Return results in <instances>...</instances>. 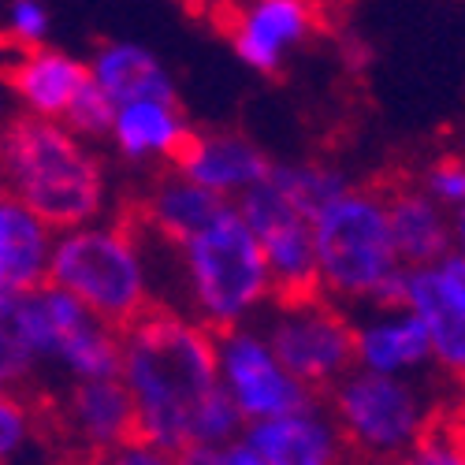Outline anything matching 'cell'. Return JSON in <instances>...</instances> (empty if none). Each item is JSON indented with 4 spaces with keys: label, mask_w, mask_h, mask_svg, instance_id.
<instances>
[{
    "label": "cell",
    "mask_w": 465,
    "mask_h": 465,
    "mask_svg": "<svg viewBox=\"0 0 465 465\" xmlns=\"http://www.w3.org/2000/svg\"><path fill=\"white\" fill-rule=\"evenodd\" d=\"M120 380L134 402V429L164 461H202L242 432L216 365V331L175 305H149L124 328Z\"/></svg>",
    "instance_id": "cell-1"
},
{
    "label": "cell",
    "mask_w": 465,
    "mask_h": 465,
    "mask_svg": "<svg viewBox=\"0 0 465 465\" xmlns=\"http://www.w3.org/2000/svg\"><path fill=\"white\" fill-rule=\"evenodd\" d=\"M0 186L53 231L112 213V175L97 145L45 115L19 112L0 124Z\"/></svg>",
    "instance_id": "cell-2"
},
{
    "label": "cell",
    "mask_w": 465,
    "mask_h": 465,
    "mask_svg": "<svg viewBox=\"0 0 465 465\" xmlns=\"http://www.w3.org/2000/svg\"><path fill=\"white\" fill-rule=\"evenodd\" d=\"M45 280L115 328H127L157 305L145 231L127 209L56 231Z\"/></svg>",
    "instance_id": "cell-3"
},
{
    "label": "cell",
    "mask_w": 465,
    "mask_h": 465,
    "mask_svg": "<svg viewBox=\"0 0 465 465\" xmlns=\"http://www.w3.org/2000/svg\"><path fill=\"white\" fill-rule=\"evenodd\" d=\"M317 283L321 294L346 309L399 298L406 264L399 257L387 193L380 186L346 183L313 213Z\"/></svg>",
    "instance_id": "cell-4"
},
{
    "label": "cell",
    "mask_w": 465,
    "mask_h": 465,
    "mask_svg": "<svg viewBox=\"0 0 465 465\" xmlns=\"http://www.w3.org/2000/svg\"><path fill=\"white\" fill-rule=\"evenodd\" d=\"M172 250L183 309L213 331L261 321L264 309L276 302L261 242L235 202H227L205 227Z\"/></svg>",
    "instance_id": "cell-5"
},
{
    "label": "cell",
    "mask_w": 465,
    "mask_h": 465,
    "mask_svg": "<svg viewBox=\"0 0 465 465\" xmlns=\"http://www.w3.org/2000/svg\"><path fill=\"white\" fill-rule=\"evenodd\" d=\"M324 402L339 424L346 454L365 461L413 458L424 429L443 410L424 376H387L358 365L328 387Z\"/></svg>",
    "instance_id": "cell-6"
},
{
    "label": "cell",
    "mask_w": 465,
    "mask_h": 465,
    "mask_svg": "<svg viewBox=\"0 0 465 465\" xmlns=\"http://www.w3.org/2000/svg\"><path fill=\"white\" fill-rule=\"evenodd\" d=\"M261 328L280 361L317 395L354 369V313L321 291L276 298L264 309Z\"/></svg>",
    "instance_id": "cell-7"
},
{
    "label": "cell",
    "mask_w": 465,
    "mask_h": 465,
    "mask_svg": "<svg viewBox=\"0 0 465 465\" xmlns=\"http://www.w3.org/2000/svg\"><path fill=\"white\" fill-rule=\"evenodd\" d=\"M30 305L45 372H60L64 380L120 376L124 328L101 321L94 309L49 280L30 287Z\"/></svg>",
    "instance_id": "cell-8"
},
{
    "label": "cell",
    "mask_w": 465,
    "mask_h": 465,
    "mask_svg": "<svg viewBox=\"0 0 465 465\" xmlns=\"http://www.w3.org/2000/svg\"><path fill=\"white\" fill-rule=\"evenodd\" d=\"M250 220L261 242L268 276H272L276 298H302L321 291L317 283V242H313V213H305L291 193L268 175L250 186L235 202Z\"/></svg>",
    "instance_id": "cell-9"
},
{
    "label": "cell",
    "mask_w": 465,
    "mask_h": 465,
    "mask_svg": "<svg viewBox=\"0 0 465 465\" xmlns=\"http://www.w3.org/2000/svg\"><path fill=\"white\" fill-rule=\"evenodd\" d=\"M216 365H220L223 391L242 413V420L276 417V413L298 410L317 399L313 387H305L280 361L276 346L268 342L261 321L216 331Z\"/></svg>",
    "instance_id": "cell-10"
},
{
    "label": "cell",
    "mask_w": 465,
    "mask_h": 465,
    "mask_svg": "<svg viewBox=\"0 0 465 465\" xmlns=\"http://www.w3.org/2000/svg\"><path fill=\"white\" fill-rule=\"evenodd\" d=\"M346 458L339 424L317 395L298 410L246 420L242 432L231 440L213 465H335Z\"/></svg>",
    "instance_id": "cell-11"
},
{
    "label": "cell",
    "mask_w": 465,
    "mask_h": 465,
    "mask_svg": "<svg viewBox=\"0 0 465 465\" xmlns=\"http://www.w3.org/2000/svg\"><path fill=\"white\" fill-rule=\"evenodd\" d=\"M45 424H53L67 447L90 458H115L138 440L134 402L120 376L67 380L56 399H45Z\"/></svg>",
    "instance_id": "cell-12"
},
{
    "label": "cell",
    "mask_w": 465,
    "mask_h": 465,
    "mask_svg": "<svg viewBox=\"0 0 465 465\" xmlns=\"http://www.w3.org/2000/svg\"><path fill=\"white\" fill-rule=\"evenodd\" d=\"M399 298L424 324L432 372L465 391V257L450 250L432 264L406 268Z\"/></svg>",
    "instance_id": "cell-13"
},
{
    "label": "cell",
    "mask_w": 465,
    "mask_h": 465,
    "mask_svg": "<svg viewBox=\"0 0 465 465\" xmlns=\"http://www.w3.org/2000/svg\"><path fill=\"white\" fill-rule=\"evenodd\" d=\"M321 30V0H239L227 19V42L253 74H280Z\"/></svg>",
    "instance_id": "cell-14"
},
{
    "label": "cell",
    "mask_w": 465,
    "mask_h": 465,
    "mask_svg": "<svg viewBox=\"0 0 465 465\" xmlns=\"http://www.w3.org/2000/svg\"><path fill=\"white\" fill-rule=\"evenodd\" d=\"M354 313V365L387 376H436L424 324L402 298L369 302Z\"/></svg>",
    "instance_id": "cell-15"
},
{
    "label": "cell",
    "mask_w": 465,
    "mask_h": 465,
    "mask_svg": "<svg viewBox=\"0 0 465 465\" xmlns=\"http://www.w3.org/2000/svg\"><path fill=\"white\" fill-rule=\"evenodd\" d=\"M190 134L193 127L186 120L179 97H138L127 104H115L104 142L124 164L157 172L179 161Z\"/></svg>",
    "instance_id": "cell-16"
},
{
    "label": "cell",
    "mask_w": 465,
    "mask_h": 465,
    "mask_svg": "<svg viewBox=\"0 0 465 465\" xmlns=\"http://www.w3.org/2000/svg\"><path fill=\"white\" fill-rule=\"evenodd\" d=\"M223 205L227 202L220 193H213L198 179L183 175L179 168H157V172H149L142 198L127 213L138 220L145 239L164 242V246H179L198 227H205Z\"/></svg>",
    "instance_id": "cell-17"
},
{
    "label": "cell",
    "mask_w": 465,
    "mask_h": 465,
    "mask_svg": "<svg viewBox=\"0 0 465 465\" xmlns=\"http://www.w3.org/2000/svg\"><path fill=\"white\" fill-rule=\"evenodd\" d=\"M172 168L198 179L223 202H239L250 186L268 175L272 157L242 131H193Z\"/></svg>",
    "instance_id": "cell-18"
},
{
    "label": "cell",
    "mask_w": 465,
    "mask_h": 465,
    "mask_svg": "<svg viewBox=\"0 0 465 465\" xmlns=\"http://www.w3.org/2000/svg\"><path fill=\"white\" fill-rule=\"evenodd\" d=\"M5 83L19 101V112L64 120L71 101L90 83V64L45 42L34 49H15L12 64L5 67Z\"/></svg>",
    "instance_id": "cell-19"
},
{
    "label": "cell",
    "mask_w": 465,
    "mask_h": 465,
    "mask_svg": "<svg viewBox=\"0 0 465 465\" xmlns=\"http://www.w3.org/2000/svg\"><path fill=\"white\" fill-rule=\"evenodd\" d=\"M387 220H391V235L399 246V257L406 268L432 264L450 253L454 227L450 209H443L436 198H429L413 179L387 186Z\"/></svg>",
    "instance_id": "cell-20"
},
{
    "label": "cell",
    "mask_w": 465,
    "mask_h": 465,
    "mask_svg": "<svg viewBox=\"0 0 465 465\" xmlns=\"http://www.w3.org/2000/svg\"><path fill=\"white\" fill-rule=\"evenodd\" d=\"M56 231L19 202L8 186H0V287H37L49 276Z\"/></svg>",
    "instance_id": "cell-21"
},
{
    "label": "cell",
    "mask_w": 465,
    "mask_h": 465,
    "mask_svg": "<svg viewBox=\"0 0 465 465\" xmlns=\"http://www.w3.org/2000/svg\"><path fill=\"white\" fill-rule=\"evenodd\" d=\"M86 64L94 86L104 90L115 104L138 97H179L164 60L138 42H101Z\"/></svg>",
    "instance_id": "cell-22"
},
{
    "label": "cell",
    "mask_w": 465,
    "mask_h": 465,
    "mask_svg": "<svg viewBox=\"0 0 465 465\" xmlns=\"http://www.w3.org/2000/svg\"><path fill=\"white\" fill-rule=\"evenodd\" d=\"M42 376L45 365L42 351H37L30 287H0V387L30 391L34 383H42Z\"/></svg>",
    "instance_id": "cell-23"
},
{
    "label": "cell",
    "mask_w": 465,
    "mask_h": 465,
    "mask_svg": "<svg viewBox=\"0 0 465 465\" xmlns=\"http://www.w3.org/2000/svg\"><path fill=\"white\" fill-rule=\"evenodd\" d=\"M45 432V399L0 387V465L23 458Z\"/></svg>",
    "instance_id": "cell-24"
},
{
    "label": "cell",
    "mask_w": 465,
    "mask_h": 465,
    "mask_svg": "<svg viewBox=\"0 0 465 465\" xmlns=\"http://www.w3.org/2000/svg\"><path fill=\"white\" fill-rule=\"evenodd\" d=\"M429 198H436L443 209H461L465 205V153H436L432 161H424L417 179H413Z\"/></svg>",
    "instance_id": "cell-25"
},
{
    "label": "cell",
    "mask_w": 465,
    "mask_h": 465,
    "mask_svg": "<svg viewBox=\"0 0 465 465\" xmlns=\"http://www.w3.org/2000/svg\"><path fill=\"white\" fill-rule=\"evenodd\" d=\"M49 34H53V12L45 0H8L5 15H0V37L12 49L45 45Z\"/></svg>",
    "instance_id": "cell-26"
},
{
    "label": "cell",
    "mask_w": 465,
    "mask_h": 465,
    "mask_svg": "<svg viewBox=\"0 0 465 465\" xmlns=\"http://www.w3.org/2000/svg\"><path fill=\"white\" fill-rule=\"evenodd\" d=\"M410 461H424V465H458V461H465V429L440 410L429 429H424Z\"/></svg>",
    "instance_id": "cell-27"
},
{
    "label": "cell",
    "mask_w": 465,
    "mask_h": 465,
    "mask_svg": "<svg viewBox=\"0 0 465 465\" xmlns=\"http://www.w3.org/2000/svg\"><path fill=\"white\" fill-rule=\"evenodd\" d=\"M112 115H115V101H112L104 90H97L94 79H90V83L83 86V94L71 101L64 124L74 127V131H79L83 138H90V142H104V134H108V127H112Z\"/></svg>",
    "instance_id": "cell-28"
},
{
    "label": "cell",
    "mask_w": 465,
    "mask_h": 465,
    "mask_svg": "<svg viewBox=\"0 0 465 465\" xmlns=\"http://www.w3.org/2000/svg\"><path fill=\"white\" fill-rule=\"evenodd\" d=\"M450 227H454V246H450V250H454L458 257H465V205L450 213Z\"/></svg>",
    "instance_id": "cell-29"
}]
</instances>
